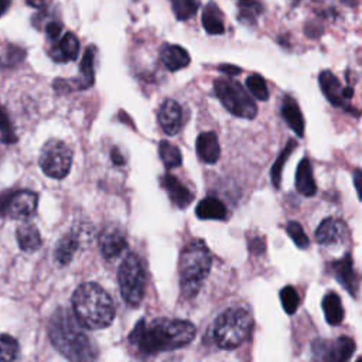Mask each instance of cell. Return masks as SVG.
<instances>
[{"instance_id": "obj_43", "label": "cell", "mask_w": 362, "mask_h": 362, "mask_svg": "<svg viewBox=\"0 0 362 362\" xmlns=\"http://www.w3.org/2000/svg\"><path fill=\"white\" fill-rule=\"evenodd\" d=\"M359 181H361V171H359V170H356V171H355V174H354V184H355V188H356L358 194H359V188H358Z\"/></svg>"}, {"instance_id": "obj_37", "label": "cell", "mask_w": 362, "mask_h": 362, "mask_svg": "<svg viewBox=\"0 0 362 362\" xmlns=\"http://www.w3.org/2000/svg\"><path fill=\"white\" fill-rule=\"evenodd\" d=\"M45 33H47V35H48L49 40H54V41L58 40V37H59V34H61V24L57 23V21L48 23L47 27H45Z\"/></svg>"}, {"instance_id": "obj_36", "label": "cell", "mask_w": 362, "mask_h": 362, "mask_svg": "<svg viewBox=\"0 0 362 362\" xmlns=\"http://www.w3.org/2000/svg\"><path fill=\"white\" fill-rule=\"evenodd\" d=\"M286 229H287V233H288V236L291 238V240H293L300 249H305V247L310 246V239H308V236L305 235L303 226H301L298 222L290 221V222L287 223V228H286Z\"/></svg>"}, {"instance_id": "obj_16", "label": "cell", "mask_w": 362, "mask_h": 362, "mask_svg": "<svg viewBox=\"0 0 362 362\" xmlns=\"http://www.w3.org/2000/svg\"><path fill=\"white\" fill-rule=\"evenodd\" d=\"M331 269L335 279L342 284V287L352 296H356L359 284H358V276L354 270L352 256L349 253L344 255V257L335 260L331 264Z\"/></svg>"}, {"instance_id": "obj_34", "label": "cell", "mask_w": 362, "mask_h": 362, "mask_svg": "<svg viewBox=\"0 0 362 362\" xmlns=\"http://www.w3.org/2000/svg\"><path fill=\"white\" fill-rule=\"evenodd\" d=\"M280 301L287 314H294L300 305V296L291 286H286L280 290Z\"/></svg>"}, {"instance_id": "obj_6", "label": "cell", "mask_w": 362, "mask_h": 362, "mask_svg": "<svg viewBox=\"0 0 362 362\" xmlns=\"http://www.w3.org/2000/svg\"><path fill=\"white\" fill-rule=\"evenodd\" d=\"M214 92L223 107L233 116L253 119L257 115L256 103L239 82L230 78H218L214 82Z\"/></svg>"}, {"instance_id": "obj_39", "label": "cell", "mask_w": 362, "mask_h": 362, "mask_svg": "<svg viewBox=\"0 0 362 362\" xmlns=\"http://www.w3.org/2000/svg\"><path fill=\"white\" fill-rule=\"evenodd\" d=\"M110 157H112V163L116 165H123L124 164V157L120 154L119 148L113 147L110 151Z\"/></svg>"}, {"instance_id": "obj_42", "label": "cell", "mask_w": 362, "mask_h": 362, "mask_svg": "<svg viewBox=\"0 0 362 362\" xmlns=\"http://www.w3.org/2000/svg\"><path fill=\"white\" fill-rule=\"evenodd\" d=\"M11 0H0V17L6 13V10L8 8Z\"/></svg>"}, {"instance_id": "obj_26", "label": "cell", "mask_w": 362, "mask_h": 362, "mask_svg": "<svg viewBox=\"0 0 362 362\" xmlns=\"http://www.w3.org/2000/svg\"><path fill=\"white\" fill-rule=\"evenodd\" d=\"M202 27L208 34L218 35L225 33V24L222 18L221 10L216 7L214 3H208L202 11V18H201Z\"/></svg>"}, {"instance_id": "obj_19", "label": "cell", "mask_w": 362, "mask_h": 362, "mask_svg": "<svg viewBox=\"0 0 362 362\" xmlns=\"http://www.w3.org/2000/svg\"><path fill=\"white\" fill-rule=\"evenodd\" d=\"M160 58L168 71H178L189 65L191 58L185 48L175 44H165L160 49Z\"/></svg>"}, {"instance_id": "obj_4", "label": "cell", "mask_w": 362, "mask_h": 362, "mask_svg": "<svg viewBox=\"0 0 362 362\" xmlns=\"http://www.w3.org/2000/svg\"><path fill=\"white\" fill-rule=\"evenodd\" d=\"M212 266V256L205 242H189L180 256V287L184 297H195Z\"/></svg>"}, {"instance_id": "obj_7", "label": "cell", "mask_w": 362, "mask_h": 362, "mask_svg": "<svg viewBox=\"0 0 362 362\" xmlns=\"http://www.w3.org/2000/svg\"><path fill=\"white\" fill-rule=\"evenodd\" d=\"M117 279L123 300L132 307L140 305L146 290V274L137 255L129 253L123 259Z\"/></svg>"}, {"instance_id": "obj_29", "label": "cell", "mask_w": 362, "mask_h": 362, "mask_svg": "<svg viewBox=\"0 0 362 362\" xmlns=\"http://www.w3.org/2000/svg\"><path fill=\"white\" fill-rule=\"evenodd\" d=\"M296 146H297V143H296L293 139H290V140L287 141L286 147H284V148H283V151L279 154L277 160L274 161V164H273V165H272V168H270V180H272V182H273V185H274L276 188H279V187H280L283 165L286 164V161H287L288 156L293 153V150L296 148Z\"/></svg>"}, {"instance_id": "obj_3", "label": "cell", "mask_w": 362, "mask_h": 362, "mask_svg": "<svg viewBox=\"0 0 362 362\" xmlns=\"http://www.w3.org/2000/svg\"><path fill=\"white\" fill-rule=\"evenodd\" d=\"M72 311L76 321L86 329L109 327L116 314L112 297L96 283H83L75 290L72 296Z\"/></svg>"}, {"instance_id": "obj_9", "label": "cell", "mask_w": 362, "mask_h": 362, "mask_svg": "<svg viewBox=\"0 0 362 362\" xmlns=\"http://www.w3.org/2000/svg\"><path fill=\"white\" fill-rule=\"evenodd\" d=\"M38 204V195L30 189L3 192L0 195V215L10 219H27Z\"/></svg>"}, {"instance_id": "obj_38", "label": "cell", "mask_w": 362, "mask_h": 362, "mask_svg": "<svg viewBox=\"0 0 362 362\" xmlns=\"http://www.w3.org/2000/svg\"><path fill=\"white\" fill-rule=\"evenodd\" d=\"M264 239L262 236H255V238H249L247 239V243H249V249L252 252H256V253H262L264 250V246L262 245L260 246V242H263Z\"/></svg>"}, {"instance_id": "obj_1", "label": "cell", "mask_w": 362, "mask_h": 362, "mask_svg": "<svg viewBox=\"0 0 362 362\" xmlns=\"http://www.w3.org/2000/svg\"><path fill=\"white\" fill-rule=\"evenodd\" d=\"M197 335V328L185 320L158 318L148 324L140 320L129 335V342L143 355H157L188 345Z\"/></svg>"}, {"instance_id": "obj_35", "label": "cell", "mask_w": 362, "mask_h": 362, "mask_svg": "<svg viewBox=\"0 0 362 362\" xmlns=\"http://www.w3.org/2000/svg\"><path fill=\"white\" fill-rule=\"evenodd\" d=\"M18 356V342L16 338L0 334V361H14Z\"/></svg>"}, {"instance_id": "obj_13", "label": "cell", "mask_w": 362, "mask_h": 362, "mask_svg": "<svg viewBox=\"0 0 362 362\" xmlns=\"http://www.w3.org/2000/svg\"><path fill=\"white\" fill-rule=\"evenodd\" d=\"M100 253L106 260L119 257L127 249V239L119 226H106L99 236Z\"/></svg>"}, {"instance_id": "obj_20", "label": "cell", "mask_w": 362, "mask_h": 362, "mask_svg": "<svg viewBox=\"0 0 362 362\" xmlns=\"http://www.w3.org/2000/svg\"><path fill=\"white\" fill-rule=\"evenodd\" d=\"M79 54V41L74 33H66L51 49L49 55L57 62L75 61Z\"/></svg>"}, {"instance_id": "obj_18", "label": "cell", "mask_w": 362, "mask_h": 362, "mask_svg": "<svg viewBox=\"0 0 362 362\" xmlns=\"http://www.w3.org/2000/svg\"><path fill=\"white\" fill-rule=\"evenodd\" d=\"M197 154L198 158L206 164H214L221 156V147L216 133L205 132L197 139Z\"/></svg>"}, {"instance_id": "obj_30", "label": "cell", "mask_w": 362, "mask_h": 362, "mask_svg": "<svg viewBox=\"0 0 362 362\" xmlns=\"http://www.w3.org/2000/svg\"><path fill=\"white\" fill-rule=\"evenodd\" d=\"M262 13V4L256 0H239V20L249 24Z\"/></svg>"}, {"instance_id": "obj_8", "label": "cell", "mask_w": 362, "mask_h": 362, "mask_svg": "<svg viewBox=\"0 0 362 362\" xmlns=\"http://www.w3.org/2000/svg\"><path fill=\"white\" fill-rule=\"evenodd\" d=\"M38 164L45 175L62 180L71 170L72 150L62 140L49 139L41 148Z\"/></svg>"}, {"instance_id": "obj_15", "label": "cell", "mask_w": 362, "mask_h": 362, "mask_svg": "<svg viewBox=\"0 0 362 362\" xmlns=\"http://www.w3.org/2000/svg\"><path fill=\"white\" fill-rule=\"evenodd\" d=\"M160 184L161 187L167 191L168 198L171 199V202L178 206V208H187L192 199H194V194L192 191L184 185L177 177H174L173 174L167 173L160 178Z\"/></svg>"}, {"instance_id": "obj_5", "label": "cell", "mask_w": 362, "mask_h": 362, "mask_svg": "<svg viewBox=\"0 0 362 362\" xmlns=\"http://www.w3.org/2000/svg\"><path fill=\"white\" fill-rule=\"evenodd\" d=\"M252 327L253 318L247 310L242 307L226 308L214 322V341L223 349L236 348L246 341Z\"/></svg>"}, {"instance_id": "obj_28", "label": "cell", "mask_w": 362, "mask_h": 362, "mask_svg": "<svg viewBox=\"0 0 362 362\" xmlns=\"http://www.w3.org/2000/svg\"><path fill=\"white\" fill-rule=\"evenodd\" d=\"M158 154H160L161 161H163V164L165 165L167 170L174 168V167H180L181 163H182V156H181L180 148L175 144H173L167 140L160 141Z\"/></svg>"}, {"instance_id": "obj_41", "label": "cell", "mask_w": 362, "mask_h": 362, "mask_svg": "<svg viewBox=\"0 0 362 362\" xmlns=\"http://www.w3.org/2000/svg\"><path fill=\"white\" fill-rule=\"evenodd\" d=\"M27 4L35 8H45V0H27Z\"/></svg>"}, {"instance_id": "obj_2", "label": "cell", "mask_w": 362, "mask_h": 362, "mask_svg": "<svg viewBox=\"0 0 362 362\" xmlns=\"http://www.w3.org/2000/svg\"><path fill=\"white\" fill-rule=\"evenodd\" d=\"M75 315L66 308H58L49 318L48 335L51 344L69 361H93L98 349L82 329Z\"/></svg>"}, {"instance_id": "obj_11", "label": "cell", "mask_w": 362, "mask_h": 362, "mask_svg": "<svg viewBox=\"0 0 362 362\" xmlns=\"http://www.w3.org/2000/svg\"><path fill=\"white\" fill-rule=\"evenodd\" d=\"M318 82L324 96L334 106L345 107V103H348V100H351L354 96L352 88H344L339 79L331 71H322L318 76Z\"/></svg>"}, {"instance_id": "obj_10", "label": "cell", "mask_w": 362, "mask_h": 362, "mask_svg": "<svg viewBox=\"0 0 362 362\" xmlns=\"http://www.w3.org/2000/svg\"><path fill=\"white\" fill-rule=\"evenodd\" d=\"M355 341L351 337H339L332 342L317 339L313 344V355L315 359L325 362L349 361L355 352Z\"/></svg>"}, {"instance_id": "obj_12", "label": "cell", "mask_w": 362, "mask_h": 362, "mask_svg": "<svg viewBox=\"0 0 362 362\" xmlns=\"http://www.w3.org/2000/svg\"><path fill=\"white\" fill-rule=\"evenodd\" d=\"M315 240L322 246H331L342 243L348 239V228L344 221L338 218H325L315 229Z\"/></svg>"}, {"instance_id": "obj_24", "label": "cell", "mask_w": 362, "mask_h": 362, "mask_svg": "<svg viewBox=\"0 0 362 362\" xmlns=\"http://www.w3.org/2000/svg\"><path fill=\"white\" fill-rule=\"evenodd\" d=\"M195 214L199 219H215V221H223L228 216L226 206L218 198H212V197L201 199L195 208Z\"/></svg>"}, {"instance_id": "obj_21", "label": "cell", "mask_w": 362, "mask_h": 362, "mask_svg": "<svg viewBox=\"0 0 362 362\" xmlns=\"http://www.w3.org/2000/svg\"><path fill=\"white\" fill-rule=\"evenodd\" d=\"M280 113H281V117L284 119V122L288 124V127L298 137H303L304 136V126L305 124H304L303 113H301L296 99H293L291 96H284V99L281 102Z\"/></svg>"}, {"instance_id": "obj_33", "label": "cell", "mask_w": 362, "mask_h": 362, "mask_svg": "<svg viewBox=\"0 0 362 362\" xmlns=\"http://www.w3.org/2000/svg\"><path fill=\"white\" fill-rule=\"evenodd\" d=\"M171 4L173 11L178 20H188L197 13L199 7L198 0H171Z\"/></svg>"}, {"instance_id": "obj_27", "label": "cell", "mask_w": 362, "mask_h": 362, "mask_svg": "<svg viewBox=\"0 0 362 362\" xmlns=\"http://www.w3.org/2000/svg\"><path fill=\"white\" fill-rule=\"evenodd\" d=\"M93 61H95V48L88 47L83 57H82L81 65H79L81 79L76 81V86H75L76 89H88L93 85V81H95Z\"/></svg>"}, {"instance_id": "obj_31", "label": "cell", "mask_w": 362, "mask_h": 362, "mask_svg": "<svg viewBox=\"0 0 362 362\" xmlns=\"http://www.w3.org/2000/svg\"><path fill=\"white\" fill-rule=\"evenodd\" d=\"M0 141L4 144H13L17 141V134L14 132L8 112L3 106H0Z\"/></svg>"}, {"instance_id": "obj_25", "label": "cell", "mask_w": 362, "mask_h": 362, "mask_svg": "<svg viewBox=\"0 0 362 362\" xmlns=\"http://www.w3.org/2000/svg\"><path fill=\"white\" fill-rule=\"evenodd\" d=\"M322 311L329 325H339L344 320V307L339 296L335 291H329L322 298Z\"/></svg>"}, {"instance_id": "obj_14", "label": "cell", "mask_w": 362, "mask_h": 362, "mask_svg": "<svg viewBox=\"0 0 362 362\" xmlns=\"http://www.w3.org/2000/svg\"><path fill=\"white\" fill-rule=\"evenodd\" d=\"M158 123L163 132L168 136H174L180 132L182 124V110L178 102L174 99H167L158 109Z\"/></svg>"}, {"instance_id": "obj_22", "label": "cell", "mask_w": 362, "mask_h": 362, "mask_svg": "<svg viewBox=\"0 0 362 362\" xmlns=\"http://www.w3.org/2000/svg\"><path fill=\"white\" fill-rule=\"evenodd\" d=\"M296 188L304 197H313L317 192V184L313 177V167L307 157H304L297 167Z\"/></svg>"}, {"instance_id": "obj_40", "label": "cell", "mask_w": 362, "mask_h": 362, "mask_svg": "<svg viewBox=\"0 0 362 362\" xmlns=\"http://www.w3.org/2000/svg\"><path fill=\"white\" fill-rule=\"evenodd\" d=\"M219 71L225 72L226 75H238L240 72V68L239 66H233V65H221Z\"/></svg>"}, {"instance_id": "obj_17", "label": "cell", "mask_w": 362, "mask_h": 362, "mask_svg": "<svg viewBox=\"0 0 362 362\" xmlns=\"http://www.w3.org/2000/svg\"><path fill=\"white\" fill-rule=\"evenodd\" d=\"M82 229H72L66 235H64L55 246L54 257L59 264H68L74 259V255L81 246L82 242Z\"/></svg>"}, {"instance_id": "obj_32", "label": "cell", "mask_w": 362, "mask_h": 362, "mask_svg": "<svg viewBox=\"0 0 362 362\" xmlns=\"http://www.w3.org/2000/svg\"><path fill=\"white\" fill-rule=\"evenodd\" d=\"M246 86L256 99H259V100H267L269 99V90H267L266 81L259 74L249 75L246 78Z\"/></svg>"}, {"instance_id": "obj_23", "label": "cell", "mask_w": 362, "mask_h": 362, "mask_svg": "<svg viewBox=\"0 0 362 362\" xmlns=\"http://www.w3.org/2000/svg\"><path fill=\"white\" fill-rule=\"evenodd\" d=\"M16 236H17L20 249L24 252H35L37 249H40L42 243L40 230L34 223H28V222L21 223L16 230Z\"/></svg>"}]
</instances>
